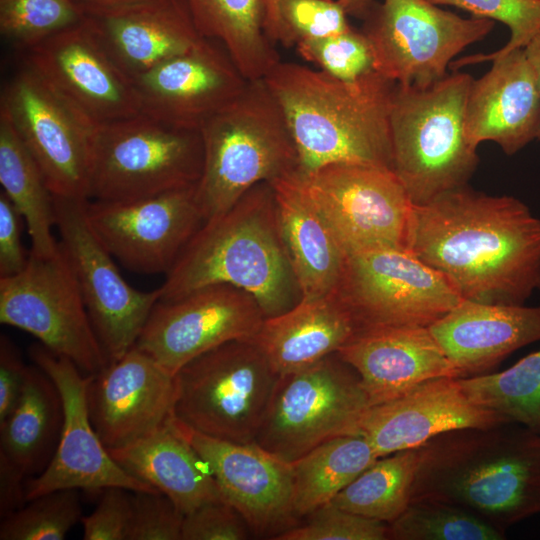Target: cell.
<instances>
[{
	"mask_svg": "<svg viewBox=\"0 0 540 540\" xmlns=\"http://www.w3.org/2000/svg\"><path fill=\"white\" fill-rule=\"evenodd\" d=\"M406 248L462 299L522 305L540 291V219L513 196L465 185L413 204Z\"/></svg>",
	"mask_w": 540,
	"mask_h": 540,
	"instance_id": "obj_1",
	"label": "cell"
},
{
	"mask_svg": "<svg viewBox=\"0 0 540 540\" xmlns=\"http://www.w3.org/2000/svg\"><path fill=\"white\" fill-rule=\"evenodd\" d=\"M461 506L505 531L540 513V434L516 422L439 434L418 447L410 500Z\"/></svg>",
	"mask_w": 540,
	"mask_h": 540,
	"instance_id": "obj_2",
	"label": "cell"
},
{
	"mask_svg": "<svg viewBox=\"0 0 540 540\" xmlns=\"http://www.w3.org/2000/svg\"><path fill=\"white\" fill-rule=\"evenodd\" d=\"M263 80L287 118L298 173L335 163L392 170L389 116L395 82L377 71L348 82L282 60Z\"/></svg>",
	"mask_w": 540,
	"mask_h": 540,
	"instance_id": "obj_3",
	"label": "cell"
},
{
	"mask_svg": "<svg viewBox=\"0 0 540 540\" xmlns=\"http://www.w3.org/2000/svg\"><path fill=\"white\" fill-rule=\"evenodd\" d=\"M213 284L250 293L265 318L288 311L302 299L270 183L255 185L229 210L203 223L167 273L159 301Z\"/></svg>",
	"mask_w": 540,
	"mask_h": 540,
	"instance_id": "obj_4",
	"label": "cell"
},
{
	"mask_svg": "<svg viewBox=\"0 0 540 540\" xmlns=\"http://www.w3.org/2000/svg\"><path fill=\"white\" fill-rule=\"evenodd\" d=\"M199 132L203 167L196 198L205 221L229 210L255 185L298 169L287 118L263 79L249 81Z\"/></svg>",
	"mask_w": 540,
	"mask_h": 540,
	"instance_id": "obj_5",
	"label": "cell"
},
{
	"mask_svg": "<svg viewBox=\"0 0 540 540\" xmlns=\"http://www.w3.org/2000/svg\"><path fill=\"white\" fill-rule=\"evenodd\" d=\"M473 80L453 70L426 86H395L389 116L392 171L415 205L467 185L478 166L477 148L465 132Z\"/></svg>",
	"mask_w": 540,
	"mask_h": 540,
	"instance_id": "obj_6",
	"label": "cell"
},
{
	"mask_svg": "<svg viewBox=\"0 0 540 540\" xmlns=\"http://www.w3.org/2000/svg\"><path fill=\"white\" fill-rule=\"evenodd\" d=\"M279 378L253 340L228 341L174 375L173 416L211 437L255 442Z\"/></svg>",
	"mask_w": 540,
	"mask_h": 540,
	"instance_id": "obj_7",
	"label": "cell"
},
{
	"mask_svg": "<svg viewBox=\"0 0 540 540\" xmlns=\"http://www.w3.org/2000/svg\"><path fill=\"white\" fill-rule=\"evenodd\" d=\"M202 167L199 131L140 113L95 126L88 196L115 202L158 195L196 184Z\"/></svg>",
	"mask_w": 540,
	"mask_h": 540,
	"instance_id": "obj_8",
	"label": "cell"
},
{
	"mask_svg": "<svg viewBox=\"0 0 540 540\" xmlns=\"http://www.w3.org/2000/svg\"><path fill=\"white\" fill-rule=\"evenodd\" d=\"M370 406L358 373L336 352L280 376L255 443L291 463L329 439L357 435Z\"/></svg>",
	"mask_w": 540,
	"mask_h": 540,
	"instance_id": "obj_9",
	"label": "cell"
},
{
	"mask_svg": "<svg viewBox=\"0 0 540 540\" xmlns=\"http://www.w3.org/2000/svg\"><path fill=\"white\" fill-rule=\"evenodd\" d=\"M495 22L463 18L428 0H384L363 21L375 71L400 85L426 86L448 72L455 56L492 31Z\"/></svg>",
	"mask_w": 540,
	"mask_h": 540,
	"instance_id": "obj_10",
	"label": "cell"
},
{
	"mask_svg": "<svg viewBox=\"0 0 540 540\" xmlns=\"http://www.w3.org/2000/svg\"><path fill=\"white\" fill-rule=\"evenodd\" d=\"M335 293L350 312L356 332L428 327L462 299L439 272L405 248L347 254Z\"/></svg>",
	"mask_w": 540,
	"mask_h": 540,
	"instance_id": "obj_11",
	"label": "cell"
},
{
	"mask_svg": "<svg viewBox=\"0 0 540 540\" xmlns=\"http://www.w3.org/2000/svg\"><path fill=\"white\" fill-rule=\"evenodd\" d=\"M29 253L23 271L0 278V322L30 333L85 374L101 372L109 361L61 246L48 258Z\"/></svg>",
	"mask_w": 540,
	"mask_h": 540,
	"instance_id": "obj_12",
	"label": "cell"
},
{
	"mask_svg": "<svg viewBox=\"0 0 540 540\" xmlns=\"http://www.w3.org/2000/svg\"><path fill=\"white\" fill-rule=\"evenodd\" d=\"M294 176L347 254L407 249L413 203L391 169L335 163Z\"/></svg>",
	"mask_w": 540,
	"mask_h": 540,
	"instance_id": "obj_13",
	"label": "cell"
},
{
	"mask_svg": "<svg viewBox=\"0 0 540 540\" xmlns=\"http://www.w3.org/2000/svg\"><path fill=\"white\" fill-rule=\"evenodd\" d=\"M88 200L53 196L55 226L92 326L113 362L135 346L160 291H139L124 280L89 225Z\"/></svg>",
	"mask_w": 540,
	"mask_h": 540,
	"instance_id": "obj_14",
	"label": "cell"
},
{
	"mask_svg": "<svg viewBox=\"0 0 540 540\" xmlns=\"http://www.w3.org/2000/svg\"><path fill=\"white\" fill-rule=\"evenodd\" d=\"M0 105L38 164L53 196L89 199L95 124L26 65L4 86Z\"/></svg>",
	"mask_w": 540,
	"mask_h": 540,
	"instance_id": "obj_15",
	"label": "cell"
},
{
	"mask_svg": "<svg viewBox=\"0 0 540 540\" xmlns=\"http://www.w3.org/2000/svg\"><path fill=\"white\" fill-rule=\"evenodd\" d=\"M29 355L56 385L63 420L59 442L49 463L26 483L27 501L61 489L92 491L121 487L129 491H156L121 467L97 435L88 406L91 375H84L69 358L41 343L31 345Z\"/></svg>",
	"mask_w": 540,
	"mask_h": 540,
	"instance_id": "obj_16",
	"label": "cell"
},
{
	"mask_svg": "<svg viewBox=\"0 0 540 540\" xmlns=\"http://www.w3.org/2000/svg\"><path fill=\"white\" fill-rule=\"evenodd\" d=\"M265 315L257 300L229 284H213L158 301L135 344L170 374L231 340H253Z\"/></svg>",
	"mask_w": 540,
	"mask_h": 540,
	"instance_id": "obj_17",
	"label": "cell"
},
{
	"mask_svg": "<svg viewBox=\"0 0 540 540\" xmlns=\"http://www.w3.org/2000/svg\"><path fill=\"white\" fill-rule=\"evenodd\" d=\"M86 215L112 257L144 274H167L205 222L196 184L132 201L88 200Z\"/></svg>",
	"mask_w": 540,
	"mask_h": 540,
	"instance_id": "obj_18",
	"label": "cell"
},
{
	"mask_svg": "<svg viewBox=\"0 0 540 540\" xmlns=\"http://www.w3.org/2000/svg\"><path fill=\"white\" fill-rule=\"evenodd\" d=\"M133 82L142 114L177 129L199 131L249 80L220 43L202 38Z\"/></svg>",
	"mask_w": 540,
	"mask_h": 540,
	"instance_id": "obj_19",
	"label": "cell"
},
{
	"mask_svg": "<svg viewBox=\"0 0 540 540\" xmlns=\"http://www.w3.org/2000/svg\"><path fill=\"white\" fill-rule=\"evenodd\" d=\"M26 65L93 124L140 114L133 79L82 21L27 51Z\"/></svg>",
	"mask_w": 540,
	"mask_h": 540,
	"instance_id": "obj_20",
	"label": "cell"
},
{
	"mask_svg": "<svg viewBox=\"0 0 540 540\" xmlns=\"http://www.w3.org/2000/svg\"><path fill=\"white\" fill-rule=\"evenodd\" d=\"M171 421L206 462L224 500L243 516L254 535L275 539L298 525L293 510L291 463L255 442L236 443L211 437L173 415Z\"/></svg>",
	"mask_w": 540,
	"mask_h": 540,
	"instance_id": "obj_21",
	"label": "cell"
},
{
	"mask_svg": "<svg viewBox=\"0 0 540 540\" xmlns=\"http://www.w3.org/2000/svg\"><path fill=\"white\" fill-rule=\"evenodd\" d=\"M174 375L154 358L131 348L91 375V422L107 449L130 444L164 425L173 415Z\"/></svg>",
	"mask_w": 540,
	"mask_h": 540,
	"instance_id": "obj_22",
	"label": "cell"
},
{
	"mask_svg": "<svg viewBox=\"0 0 540 540\" xmlns=\"http://www.w3.org/2000/svg\"><path fill=\"white\" fill-rule=\"evenodd\" d=\"M511 422L499 413L472 402L457 378L425 381L390 401L370 406L357 435L363 436L378 457L417 448L433 437L461 428L491 427Z\"/></svg>",
	"mask_w": 540,
	"mask_h": 540,
	"instance_id": "obj_23",
	"label": "cell"
},
{
	"mask_svg": "<svg viewBox=\"0 0 540 540\" xmlns=\"http://www.w3.org/2000/svg\"><path fill=\"white\" fill-rule=\"evenodd\" d=\"M337 353L358 373L371 406L395 399L431 379L461 377L424 326L362 330Z\"/></svg>",
	"mask_w": 540,
	"mask_h": 540,
	"instance_id": "obj_24",
	"label": "cell"
},
{
	"mask_svg": "<svg viewBox=\"0 0 540 540\" xmlns=\"http://www.w3.org/2000/svg\"><path fill=\"white\" fill-rule=\"evenodd\" d=\"M540 131V94L524 49L492 60V66L470 85L465 107V132L474 146L496 143L514 155Z\"/></svg>",
	"mask_w": 540,
	"mask_h": 540,
	"instance_id": "obj_25",
	"label": "cell"
},
{
	"mask_svg": "<svg viewBox=\"0 0 540 540\" xmlns=\"http://www.w3.org/2000/svg\"><path fill=\"white\" fill-rule=\"evenodd\" d=\"M428 328L461 377L482 375L540 341V306L461 299Z\"/></svg>",
	"mask_w": 540,
	"mask_h": 540,
	"instance_id": "obj_26",
	"label": "cell"
},
{
	"mask_svg": "<svg viewBox=\"0 0 540 540\" xmlns=\"http://www.w3.org/2000/svg\"><path fill=\"white\" fill-rule=\"evenodd\" d=\"M84 21L132 79L204 38L182 0H143L84 15Z\"/></svg>",
	"mask_w": 540,
	"mask_h": 540,
	"instance_id": "obj_27",
	"label": "cell"
},
{
	"mask_svg": "<svg viewBox=\"0 0 540 540\" xmlns=\"http://www.w3.org/2000/svg\"><path fill=\"white\" fill-rule=\"evenodd\" d=\"M271 185L282 241L302 298L334 293L347 253L294 173Z\"/></svg>",
	"mask_w": 540,
	"mask_h": 540,
	"instance_id": "obj_28",
	"label": "cell"
},
{
	"mask_svg": "<svg viewBox=\"0 0 540 540\" xmlns=\"http://www.w3.org/2000/svg\"><path fill=\"white\" fill-rule=\"evenodd\" d=\"M356 331L350 312L334 292L302 298L288 311L265 318L253 341L282 376L338 352Z\"/></svg>",
	"mask_w": 540,
	"mask_h": 540,
	"instance_id": "obj_29",
	"label": "cell"
},
{
	"mask_svg": "<svg viewBox=\"0 0 540 540\" xmlns=\"http://www.w3.org/2000/svg\"><path fill=\"white\" fill-rule=\"evenodd\" d=\"M171 418L154 432L108 451L127 472L167 495L185 515L224 498L210 468Z\"/></svg>",
	"mask_w": 540,
	"mask_h": 540,
	"instance_id": "obj_30",
	"label": "cell"
},
{
	"mask_svg": "<svg viewBox=\"0 0 540 540\" xmlns=\"http://www.w3.org/2000/svg\"><path fill=\"white\" fill-rule=\"evenodd\" d=\"M204 38L220 43L249 81L281 59L266 34L265 0H182Z\"/></svg>",
	"mask_w": 540,
	"mask_h": 540,
	"instance_id": "obj_31",
	"label": "cell"
},
{
	"mask_svg": "<svg viewBox=\"0 0 540 540\" xmlns=\"http://www.w3.org/2000/svg\"><path fill=\"white\" fill-rule=\"evenodd\" d=\"M62 420V401L56 385L38 366H29L17 403L0 422V453L26 476L37 473L43 464H48Z\"/></svg>",
	"mask_w": 540,
	"mask_h": 540,
	"instance_id": "obj_32",
	"label": "cell"
},
{
	"mask_svg": "<svg viewBox=\"0 0 540 540\" xmlns=\"http://www.w3.org/2000/svg\"><path fill=\"white\" fill-rule=\"evenodd\" d=\"M0 183L2 192L22 215L31 238L30 252L52 257L60 244L54 239L53 195L44 176L0 105Z\"/></svg>",
	"mask_w": 540,
	"mask_h": 540,
	"instance_id": "obj_33",
	"label": "cell"
},
{
	"mask_svg": "<svg viewBox=\"0 0 540 540\" xmlns=\"http://www.w3.org/2000/svg\"><path fill=\"white\" fill-rule=\"evenodd\" d=\"M377 458L361 435L329 439L291 462L293 510L306 517L330 503Z\"/></svg>",
	"mask_w": 540,
	"mask_h": 540,
	"instance_id": "obj_34",
	"label": "cell"
},
{
	"mask_svg": "<svg viewBox=\"0 0 540 540\" xmlns=\"http://www.w3.org/2000/svg\"><path fill=\"white\" fill-rule=\"evenodd\" d=\"M418 447L377 458L330 503L390 524L410 502Z\"/></svg>",
	"mask_w": 540,
	"mask_h": 540,
	"instance_id": "obj_35",
	"label": "cell"
},
{
	"mask_svg": "<svg viewBox=\"0 0 540 540\" xmlns=\"http://www.w3.org/2000/svg\"><path fill=\"white\" fill-rule=\"evenodd\" d=\"M457 380L475 404L540 434V350L504 371Z\"/></svg>",
	"mask_w": 540,
	"mask_h": 540,
	"instance_id": "obj_36",
	"label": "cell"
},
{
	"mask_svg": "<svg viewBox=\"0 0 540 540\" xmlns=\"http://www.w3.org/2000/svg\"><path fill=\"white\" fill-rule=\"evenodd\" d=\"M505 531L467 509L438 499L410 500L389 524L393 540H502Z\"/></svg>",
	"mask_w": 540,
	"mask_h": 540,
	"instance_id": "obj_37",
	"label": "cell"
},
{
	"mask_svg": "<svg viewBox=\"0 0 540 540\" xmlns=\"http://www.w3.org/2000/svg\"><path fill=\"white\" fill-rule=\"evenodd\" d=\"M74 0H0V33L11 45L29 51L82 21Z\"/></svg>",
	"mask_w": 540,
	"mask_h": 540,
	"instance_id": "obj_38",
	"label": "cell"
},
{
	"mask_svg": "<svg viewBox=\"0 0 540 540\" xmlns=\"http://www.w3.org/2000/svg\"><path fill=\"white\" fill-rule=\"evenodd\" d=\"M1 519V540H62L82 519L78 489L45 493Z\"/></svg>",
	"mask_w": 540,
	"mask_h": 540,
	"instance_id": "obj_39",
	"label": "cell"
},
{
	"mask_svg": "<svg viewBox=\"0 0 540 540\" xmlns=\"http://www.w3.org/2000/svg\"><path fill=\"white\" fill-rule=\"evenodd\" d=\"M435 5H448L465 10L474 17L499 21L510 30L508 42L499 50L454 60L452 70L486 61L524 49L540 32V0H428Z\"/></svg>",
	"mask_w": 540,
	"mask_h": 540,
	"instance_id": "obj_40",
	"label": "cell"
},
{
	"mask_svg": "<svg viewBox=\"0 0 540 540\" xmlns=\"http://www.w3.org/2000/svg\"><path fill=\"white\" fill-rule=\"evenodd\" d=\"M295 47L300 57L339 80L352 82L375 71L369 41L353 27L337 35L302 41Z\"/></svg>",
	"mask_w": 540,
	"mask_h": 540,
	"instance_id": "obj_41",
	"label": "cell"
},
{
	"mask_svg": "<svg viewBox=\"0 0 540 540\" xmlns=\"http://www.w3.org/2000/svg\"><path fill=\"white\" fill-rule=\"evenodd\" d=\"M278 13L280 43L286 47L351 28L348 14L338 0H278Z\"/></svg>",
	"mask_w": 540,
	"mask_h": 540,
	"instance_id": "obj_42",
	"label": "cell"
},
{
	"mask_svg": "<svg viewBox=\"0 0 540 540\" xmlns=\"http://www.w3.org/2000/svg\"><path fill=\"white\" fill-rule=\"evenodd\" d=\"M307 517L302 525H296L276 540H386L389 524L368 518L328 503Z\"/></svg>",
	"mask_w": 540,
	"mask_h": 540,
	"instance_id": "obj_43",
	"label": "cell"
},
{
	"mask_svg": "<svg viewBox=\"0 0 540 540\" xmlns=\"http://www.w3.org/2000/svg\"><path fill=\"white\" fill-rule=\"evenodd\" d=\"M127 540H181L184 514L161 491H132Z\"/></svg>",
	"mask_w": 540,
	"mask_h": 540,
	"instance_id": "obj_44",
	"label": "cell"
},
{
	"mask_svg": "<svg viewBox=\"0 0 540 540\" xmlns=\"http://www.w3.org/2000/svg\"><path fill=\"white\" fill-rule=\"evenodd\" d=\"M251 534L243 516L227 501L219 499L184 515L181 540H244Z\"/></svg>",
	"mask_w": 540,
	"mask_h": 540,
	"instance_id": "obj_45",
	"label": "cell"
},
{
	"mask_svg": "<svg viewBox=\"0 0 540 540\" xmlns=\"http://www.w3.org/2000/svg\"><path fill=\"white\" fill-rule=\"evenodd\" d=\"M121 487L104 489L95 510L82 517L83 539L127 540L131 516V494Z\"/></svg>",
	"mask_w": 540,
	"mask_h": 540,
	"instance_id": "obj_46",
	"label": "cell"
},
{
	"mask_svg": "<svg viewBox=\"0 0 540 540\" xmlns=\"http://www.w3.org/2000/svg\"><path fill=\"white\" fill-rule=\"evenodd\" d=\"M23 217L0 192V278L14 276L26 267L29 254L22 244Z\"/></svg>",
	"mask_w": 540,
	"mask_h": 540,
	"instance_id": "obj_47",
	"label": "cell"
},
{
	"mask_svg": "<svg viewBox=\"0 0 540 540\" xmlns=\"http://www.w3.org/2000/svg\"><path fill=\"white\" fill-rule=\"evenodd\" d=\"M29 366L12 341L0 336V422L12 411L23 389Z\"/></svg>",
	"mask_w": 540,
	"mask_h": 540,
	"instance_id": "obj_48",
	"label": "cell"
},
{
	"mask_svg": "<svg viewBox=\"0 0 540 540\" xmlns=\"http://www.w3.org/2000/svg\"><path fill=\"white\" fill-rule=\"evenodd\" d=\"M26 475L4 454L0 453V515L13 513L27 503Z\"/></svg>",
	"mask_w": 540,
	"mask_h": 540,
	"instance_id": "obj_49",
	"label": "cell"
},
{
	"mask_svg": "<svg viewBox=\"0 0 540 540\" xmlns=\"http://www.w3.org/2000/svg\"><path fill=\"white\" fill-rule=\"evenodd\" d=\"M84 15L125 7L143 0H74Z\"/></svg>",
	"mask_w": 540,
	"mask_h": 540,
	"instance_id": "obj_50",
	"label": "cell"
},
{
	"mask_svg": "<svg viewBox=\"0 0 540 540\" xmlns=\"http://www.w3.org/2000/svg\"><path fill=\"white\" fill-rule=\"evenodd\" d=\"M266 2V34L270 41L280 42L281 28L278 13V0H265Z\"/></svg>",
	"mask_w": 540,
	"mask_h": 540,
	"instance_id": "obj_51",
	"label": "cell"
},
{
	"mask_svg": "<svg viewBox=\"0 0 540 540\" xmlns=\"http://www.w3.org/2000/svg\"><path fill=\"white\" fill-rule=\"evenodd\" d=\"M348 15L364 21L375 5L376 0H338Z\"/></svg>",
	"mask_w": 540,
	"mask_h": 540,
	"instance_id": "obj_52",
	"label": "cell"
},
{
	"mask_svg": "<svg viewBox=\"0 0 540 540\" xmlns=\"http://www.w3.org/2000/svg\"><path fill=\"white\" fill-rule=\"evenodd\" d=\"M524 51L535 75L540 94V32L529 42ZM537 140L540 141V131Z\"/></svg>",
	"mask_w": 540,
	"mask_h": 540,
	"instance_id": "obj_53",
	"label": "cell"
}]
</instances>
